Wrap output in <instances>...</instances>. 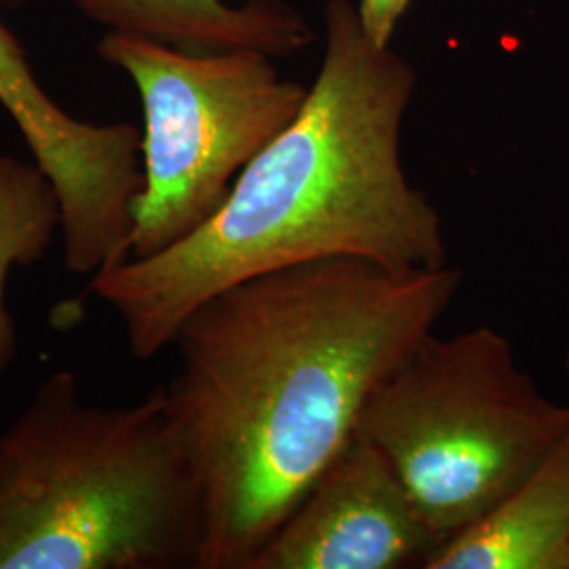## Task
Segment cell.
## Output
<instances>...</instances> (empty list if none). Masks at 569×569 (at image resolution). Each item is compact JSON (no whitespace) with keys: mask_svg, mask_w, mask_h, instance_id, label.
<instances>
[{"mask_svg":"<svg viewBox=\"0 0 569 569\" xmlns=\"http://www.w3.org/2000/svg\"><path fill=\"white\" fill-rule=\"evenodd\" d=\"M411 0H359L357 13L367 37L380 47H390L397 23L406 16Z\"/></svg>","mask_w":569,"mask_h":569,"instance_id":"obj_11","label":"cell"},{"mask_svg":"<svg viewBox=\"0 0 569 569\" xmlns=\"http://www.w3.org/2000/svg\"><path fill=\"white\" fill-rule=\"evenodd\" d=\"M357 430L387 456L441 547L519 488L569 430L509 338L430 331L369 397Z\"/></svg>","mask_w":569,"mask_h":569,"instance_id":"obj_4","label":"cell"},{"mask_svg":"<svg viewBox=\"0 0 569 569\" xmlns=\"http://www.w3.org/2000/svg\"><path fill=\"white\" fill-rule=\"evenodd\" d=\"M326 56L298 117L239 173L222 207L180 243L89 279L152 361L183 319L232 284L329 258L392 270L448 264L437 207L407 180L401 127L416 72L371 41L357 4L329 0Z\"/></svg>","mask_w":569,"mask_h":569,"instance_id":"obj_2","label":"cell"},{"mask_svg":"<svg viewBox=\"0 0 569 569\" xmlns=\"http://www.w3.org/2000/svg\"><path fill=\"white\" fill-rule=\"evenodd\" d=\"M568 569H569V559H568Z\"/></svg>","mask_w":569,"mask_h":569,"instance_id":"obj_14","label":"cell"},{"mask_svg":"<svg viewBox=\"0 0 569 569\" xmlns=\"http://www.w3.org/2000/svg\"><path fill=\"white\" fill-rule=\"evenodd\" d=\"M569 430L528 479L437 550L427 569H568Z\"/></svg>","mask_w":569,"mask_h":569,"instance_id":"obj_9","label":"cell"},{"mask_svg":"<svg viewBox=\"0 0 569 569\" xmlns=\"http://www.w3.org/2000/svg\"><path fill=\"white\" fill-rule=\"evenodd\" d=\"M98 56L131 79L142 102L133 260L161 253L203 226L308 96V87L281 79L272 56L256 49L186 51L106 32Z\"/></svg>","mask_w":569,"mask_h":569,"instance_id":"obj_5","label":"cell"},{"mask_svg":"<svg viewBox=\"0 0 569 569\" xmlns=\"http://www.w3.org/2000/svg\"><path fill=\"white\" fill-rule=\"evenodd\" d=\"M60 226V199L41 167L0 154V376L13 366L20 346L7 281L13 270L41 262Z\"/></svg>","mask_w":569,"mask_h":569,"instance_id":"obj_10","label":"cell"},{"mask_svg":"<svg viewBox=\"0 0 569 569\" xmlns=\"http://www.w3.org/2000/svg\"><path fill=\"white\" fill-rule=\"evenodd\" d=\"M23 2H28V0H0V4H4V7H20Z\"/></svg>","mask_w":569,"mask_h":569,"instance_id":"obj_12","label":"cell"},{"mask_svg":"<svg viewBox=\"0 0 569 569\" xmlns=\"http://www.w3.org/2000/svg\"><path fill=\"white\" fill-rule=\"evenodd\" d=\"M462 279L329 258L232 284L183 319L163 395L201 496L197 569L251 568Z\"/></svg>","mask_w":569,"mask_h":569,"instance_id":"obj_1","label":"cell"},{"mask_svg":"<svg viewBox=\"0 0 569 569\" xmlns=\"http://www.w3.org/2000/svg\"><path fill=\"white\" fill-rule=\"evenodd\" d=\"M439 549L397 470L357 430L249 569L427 568Z\"/></svg>","mask_w":569,"mask_h":569,"instance_id":"obj_7","label":"cell"},{"mask_svg":"<svg viewBox=\"0 0 569 569\" xmlns=\"http://www.w3.org/2000/svg\"><path fill=\"white\" fill-rule=\"evenodd\" d=\"M0 106L58 192L68 272L91 279L129 260L133 201L143 183L142 129L68 114L42 89L18 37L2 20Z\"/></svg>","mask_w":569,"mask_h":569,"instance_id":"obj_6","label":"cell"},{"mask_svg":"<svg viewBox=\"0 0 569 569\" xmlns=\"http://www.w3.org/2000/svg\"><path fill=\"white\" fill-rule=\"evenodd\" d=\"M108 32L140 34L186 51L256 49L272 58L298 53L315 39L302 13L283 0H70Z\"/></svg>","mask_w":569,"mask_h":569,"instance_id":"obj_8","label":"cell"},{"mask_svg":"<svg viewBox=\"0 0 569 569\" xmlns=\"http://www.w3.org/2000/svg\"><path fill=\"white\" fill-rule=\"evenodd\" d=\"M563 361H566V369H568V371H569V346H568V352H566V359H563Z\"/></svg>","mask_w":569,"mask_h":569,"instance_id":"obj_13","label":"cell"},{"mask_svg":"<svg viewBox=\"0 0 569 569\" xmlns=\"http://www.w3.org/2000/svg\"><path fill=\"white\" fill-rule=\"evenodd\" d=\"M201 536L163 388L96 406L58 369L0 430V569H197Z\"/></svg>","mask_w":569,"mask_h":569,"instance_id":"obj_3","label":"cell"}]
</instances>
